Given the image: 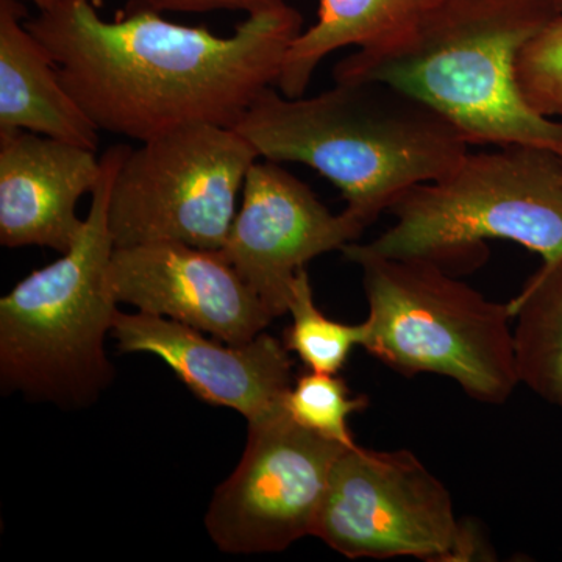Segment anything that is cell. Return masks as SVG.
<instances>
[{
    "label": "cell",
    "instance_id": "cell-2",
    "mask_svg": "<svg viewBox=\"0 0 562 562\" xmlns=\"http://www.w3.org/2000/svg\"><path fill=\"white\" fill-rule=\"evenodd\" d=\"M235 128L260 158L302 162L330 180L366 227L469 151L452 122L382 81H335L295 99L269 87Z\"/></svg>",
    "mask_w": 562,
    "mask_h": 562
},
{
    "label": "cell",
    "instance_id": "cell-11",
    "mask_svg": "<svg viewBox=\"0 0 562 562\" xmlns=\"http://www.w3.org/2000/svg\"><path fill=\"white\" fill-rule=\"evenodd\" d=\"M109 280L117 303L228 344L251 341L276 319L220 250L169 241L116 247Z\"/></svg>",
    "mask_w": 562,
    "mask_h": 562
},
{
    "label": "cell",
    "instance_id": "cell-19",
    "mask_svg": "<svg viewBox=\"0 0 562 562\" xmlns=\"http://www.w3.org/2000/svg\"><path fill=\"white\" fill-rule=\"evenodd\" d=\"M517 83L532 110L562 121V14L524 47L517 60Z\"/></svg>",
    "mask_w": 562,
    "mask_h": 562
},
{
    "label": "cell",
    "instance_id": "cell-18",
    "mask_svg": "<svg viewBox=\"0 0 562 562\" xmlns=\"http://www.w3.org/2000/svg\"><path fill=\"white\" fill-rule=\"evenodd\" d=\"M368 395H353L338 373L305 371L292 382L284 408L291 419L322 438L357 446L349 427L351 414L368 408Z\"/></svg>",
    "mask_w": 562,
    "mask_h": 562
},
{
    "label": "cell",
    "instance_id": "cell-12",
    "mask_svg": "<svg viewBox=\"0 0 562 562\" xmlns=\"http://www.w3.org/2000/svg\"><path fill=\"white\" fill-rule=\"evenodd\" d=\"M111 335L122 353L155 355L195 397L235 409L247 424L284 409L294 382L291 351L266 331L228 344L168 317L117 312Z\"/></svg>",
    "mask_w": 562,
    "mask_h": 562
},
{
    "label": "cell",
    "instance_id": "cell-13",
    "mask_svg": "<svg viewBox=\"0 0 562 562\" xmlns=\"http://www.w3.org/2000/svg\"><path fill=\"white\" fill-rule=\"evenodd\" d=\"M102 177L95 150L20 131H0V244L63 255L80 238L77 203Z\"/></svg>",
    "mask_w": 562,
    "mask_h": 562
},
{
    "label": "cell",
    "instance_id": "cell-7",
    "mask_svg": "<svg viewBox=\"0 0 562 562\" xmlns=\"http://www.w3.org/2000/svg\"><path fill=\"white\" fill-rule=\"evenodd\" d=\"M258 158L241 133L216 124L183 125L144 140L128 151L111 190L114 246L169 241L221 250Z\"/></svg>",
    "mask_w": 562,
    "mask_h": 562
},
{
    "label": "cell",
    "instance_id": "cell-16",
    "mask_svg": "<svg viewBox=\"0 0 562 562\" xmlns=\"http://www.w3.org/2000/svg\"><path fill=\"white\" fill-rule=\"evenodd\" d=\"M509 306L519 382L562 408V258L543 261Z\"/></svg>",
    "mask_w": 562,
    "mask_h": 562
},
{
    "label": "cell",
    "instance_id": "cell-9",
    "mask_svg": "<svg viewBox=\"0 0 562 562\" xmlns=\"http://www.w3.org/2000/svg\"><path fill=\"white\" fill-rule=\"evenodd\" d=\"M344 449L292 420L286 408L249 422L241 461L206 512V531L217 549L277 553L313 536Z\"/></svg>",
    "mask_w": 562,
    "mask_h": 562
},
{
    "label": "cell",
    "instance_id": "cell-17",
    "mask_svg": "<svg viewBox=\"0 0 562 562\" xmlns=\"http://www.w3.org/2000/svg\"><path fill=\"white\" fill-rule=\"evenodd\" d=\"M288 314H291V325L284 330L283 344L302 361L306 371L339 373L346 368L355 347L364 342V322L344 324L322 313L314 302L306 268L301 269L292 281Z\"/></svg>",
    "mask_w": 562,
    "mask_h": 562
},
{
    "label": "cell",
    "instance_id": "cell-3",
    "mask_svg": "<svg viewBox=\"0 0 562 562\" xmlns=\"http://www.w3.org/2000/svg\"><path fill=\"white\" fill-rule=\"evenodd\" d=\"M557 16L549 0H438L397 43L342 58L333 79L398 88L452 122L469 146L554 147L562 121L525 102L517 60Z\"/></svg>",
    "mask_w": 562,
    "mask_h": 562
},
{
    "label": "cell",
    "instance_id": "cell-8",
    "mask_svg": "<svg viewBox=\"0 0 562 562\" xmlns=\"http://www.w3.org/2000/svg\"><path fill=\"white\" fill-rule=\"evenodd\" d=\"M465 524L416 454L357 443L336 460L313 536L350 560L460 561Z\"/></svg>",
    "mask_w": 562,
    "mask_h": 562
},
{
    "label": "cell",
    "instance_id": "cell-1",
    "mask_svg": "<svg viewBox=\"0 0 562 562\" xmlns=\"http://www.w3.org/2000/svg\"><path fill=\"white\" fill-rule=\"evenodd\" d=\"M25 25L99 131L144 143L183 125L235 128L277 85L303 18L284 2L217 36L146 5L105 21L92 0H60Z\"/></svg>",
    "mask_w": 562,
    "mask_h": 562
},
{
    "label": "cell",
    "instance_id": "cell-5",
    "mask_svg": "<svg viewBox=\"0 0 562 562\" xmlns=\"http://www.w3.org/2000/svg\"><path fill=\"white\" fill-rule=\"evenodd\" d=\"M390 211L395 224L371 243H350L351 249L422 258L450 271L482 262L484 243L503 239L542 261L561 260L562 157L536 144L468 151L449 172L406 191Z\"/></svg>",
    "mask_w": 562,
    "mask_h": 562
},
{
    "label": "cell",
    "instance_id": "cell-23",
    "mask_svg": "<svg viewBox=\"0 0 562 562\" xmlns=\"http://www.w3.org/2000/svg\"><path fill=\"white\" fill-rule=\"evenodd\" d=\"M553 149L557 150L558 154H560L562 157V139L557 144V146L553 147Z\"/></svg>",
    "mask_w": 562,
    "mask_h": 562
},
{
    "label": "cell",
    "instance_id": "cell-6",
    "mask_svg": "<svg viewBox=\"0 0 562 562\" xmlns=\"http://www.w3.org/2000/svg\"><path fill=\"white\" fill-rule=\"evenodd\" d=\"M341 251L362 271V349L405 376H447L473 401H509L520 384L509 302L490 301L432 261L375 257L349 244Z\"/></svg>",
    "mask_w": 562,
    "mask_h": 562
},
{
    "label": "cell",
    "instance_id": "cell-15",
    "mask_svg": "<svg viewBox=\"0 0 562 562\" xmlns=\"http://www.w3.org/2000/svg\"><path fill=\"white\" fill-rule=\"evenodd\" d=\"M438 0H319L316 24L292 41L277 88L286 98L305 95L314 70L333 52L355 46L376 50L397 43Z\"/></svg>",
    "mask_w": 562,
    "mask_h": 562
},
{
    "label": "cell",
    "instance_id": "cell-10",
    "mask_svg": "<svg viewBox=\"0 0 562 562\" xmlns=\"http://www.w3.org/2000/svg\"><path fill=\"white\" fill-rule=\"evenodd\" d=\"M366 228L347 210L333 214L281 162L257 160L220 251L277 319L288 314L297 272L314 258L357 241Z\"/></svg>",
    "mask_w": 562,
    "mask_h": 562
},
{
    "label": "cell",
    "instance_id": "cell-21",
    "mask_svg": "<svg viewBox=\"0 0 562 562\" xmlns=\"http://www.w3.org/2000/svg\"><path fill=\"white\" fill-rule=\"evenodd\" d=\"M38 11H47L57 7L60 0H32Z\"/></svg>",
    "mask_w": 562,
    "mask_h": 562
},
{
    "label": "cell",
    "instance_id": "cell-14",
    "mask_svg": "<svg viewBox=\"0 0 562 562\" xmlns=\"http://www.w3.org/2000/svg\"><path fill=\"white\" fill-rule=\"evenodd\" d=\"M22 0H0V131H27L95 150L99 128L63 87Z\"/></svg>",
    "mask_w": 562,
    "mask_h": 562
},
{
    "label": "cell",
    "instance_id": "cell-22",
    "mask_svg": "<svg viewBox=\"0 0 562 562\" xmlns=\"http://www.w3.org/2000/svg\"><path fill=\"white\" fill-rule=\"evenodd\" d=\"M549 2L552 3L553 10L558 14H562V0H549Z\"/></svg>",
    "mask_w": 562,
    "mask_h": 562
},
{
    "label": "cell",
    "instance_id": "cell-4",
    "mask_svg": "<svg viewBox=\"0 0 562 562\" xmlns=\"http://www.w3.org/2000/svg\"><path fill=\"white\" fill-rule=\"evenodd\" d=\"M131 150L127 144H116L102 155V177L72 249L0 299L3 392L85 408L113 380L105 339L120 310L109 280L116 249L109 205L114 179Z\"/></svg>",
    "mask_w": 562,
    "mask_h": 562
},
{
    "label": "cell",
    "instance_id": "cell-20",
    "mask_svg": "<svg viewBox=\"0 0 562 562\" xmlns=\"http://www.w3.org/2000/svg\"><path fill=\"white\" fill-rule=\"evenodd\" d=\"M143 5L162 13V11H179V13H209L216 10L246 11L247 16L260 11L273 9L284 3V0H140Z\"/></svg>",
    "mask_w": 562,
    "mask_h": 562
}]
</instances>
